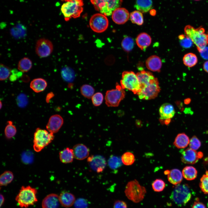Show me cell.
<instances>
[{
    "label": "cell",
    "mask_w": 208,
    "mask_h": 208,
    "mask_svg": "<svg viewBox=\"0 0 208 208\" xmlns=\"http://www.w3.org/2000/svg\"><path fill=\"white\" fill-rule=\"evenodd\" d=\"M89 25L91 29L94 32L101 33L107 29L109 25V21L105 15L101 13H96L91 17Z\"/></svg>",
    "instance_id": "8fae6325"
},
{
    "label": "cell",
    "mask_w": 208,
    "mask_h": 208,
    "mask_svg": "<svg viewBox=\"0 0 208 208\" xmlns=\"http://www.w3.org/2000/svg\"><path fill=\"white\" fill-rule=\"evenodd\" d=\"M129 17L132 23L141 25L144 23L142 12L138 10H135L131 12L130 14Z\"/></svg>",
    "instance_id": "1f68e13d"
},
{
    "label": "cell",
    "mask_w": 208,
    "mask_h": 208,
    "mask_svg": "<svg viewBox=\"0 0 208 208\" xmlns=\"http://www.w3.org/2000/svg\"><path fill=\"white\" fill-rule=\"evenodd\" d=\"M201 143L198 138L195 136H193L190 140L189 145L190 148L196 150L201 146Z\"/></svg>",
    "instance_id": "f6af8a7d"
},
{
    "label": "cell",
    "mask_w": 208,
    "mask_h": 208,
    "mask_svg": "<svg viewBox=\"0 0 208 208\" xmlns=\"http://www.w3.org/2000/svg\"><path fill=\"white\" fill-rule=\"evenodd\" d=\"M194 0L195 1H200V0Z\"/></svg>",
    "instance_id": "680465c9"
},
{
    "label": "cell",
    "mask_w": 208,
    "mask_h": 208,
    "mask_svg": "<svg viewBox=\"0 0 208 208\" xmlns=\"http://www.w3.org/2000/svg\"><path fill=\"white\" fill-rule=\"evenodd\" d=\"M116 88L107 90L105 96V103L109 107L118 106L125 98V92L118 84L116 83Z\"/></svg>",
    "instance_id": "9c48e42d"
},
{
    "label": "cell",
    "mask_w": 208,
    "mask_h": 208,
    "mask_svg": "<svg viewBox=\"0 0 208 208\" xmlns=\"http://www.w3.org/2000/svg\"><path fill=\"white\" fill-rule=\"evenodd\" d=\"M191 101V99L190 98H186L184 99V102L186 105H188L190 103Z\"/></svg>",
    "instance_id": "11a10c76"
},
{
    "label": "cell",
    "mask_w": 208,
    "mask_h": 208,
    "mask_svg": "<svg viewBox=\"0 0 208 208\" xmlns=\"http://www.w3.org/2000/svg\"><path fill=\"white\" fill-rule=\"evenodd\" d=\"M61 10L66 21L79 17L83 10V0H64Z\"/></svg>",
    "instance_id": "7a4b0ae2"
},
{
    "label": "cell",
    "mask_w": 208,
    "mask_h": 208,
    "mask_svg": "<svg viewBox=\"0 0 208 208\" xmlns=\"http://www.w3.org/2000/svg\"><path fill=\"white\" fill-rule=\"evenodd\" d=\"M203 68L204 70L208 73V60L205 61L204 63Z\"/></svg>",
    "instance_id": "f5cc1de1"
},
{
    "label": "cell",
    "mask_w": 208,
    "mask_h": 208,
    "mask_svg": "<svg viewBox=\"0 0 208 208\" xmlns=\"http://www.w3.org/2000/svg\"><path fill=\"white\" fill-rule=\"evenodd\" d=\"M61 75L64 80L68 82L73 81L75 77V73L73 70L68 67H65L62 69Z\"/></svg>",
    "instance_id": "8d00e7d4"
},
{
    "label": "cell",
    "mask_w": 208,
    "mask_h": 208,
    "mask_svg": "<svg viewBox=\"0 0 208 208\" xmlns=\"http://www.w3.org/2000/svg\"><path fill=\"white\" fill-rule=\"evenodd\" d=\"M183 64L188 67H192L197 63L198 58L196 54L192 53H189L184 55L183 57Z\"/></svg>",
    "instance_id": "f1b7e54d"
},
{
    "label": "cell",
    "mask_w": 208,
    "mask_h": 208,
    "mask_svg": "<svg viewBox=\"0 0 208 208\" xmlns=\"http://www.w3.org/2000/svg\"><path fill=\"white\" fill-rule=\"evenodd\" d=\"M199 186L203 193L208 194V171H207L206 174L201 177Z\"/></svg>",
    "instance_id": "60d3db41"
},
{
    "label": "cell",
    "mask_w": 208,
    "mask_h": 208,
    "mask_svg": "<svg viewBox=\"0 0 208 208\" xmlns=\"http://www.w3.org/2000/svg\"><path fill=\"white\" fill-rule=\"evenodd\" d=\"M160 119L164 121L170 120L174 116L175 111L173 106L171 104L166 103L162 104L159 110Z\"/></svg>",
    "instance_id": "e0dca14e"
},
{
    "label": "cell",
    "mask_w": 208,
    "mask_h": 208,
    "mask_svg": "<svg viewBox=\"0 0 208 208\" xmlns=\"http://www.w3.org/2000/svg\"><path fill=\"white\" fill-rule=\"evenodd\" d=\"M152 3V0H136L134 7L142 13H146L151 9Z\"/></svg>",
    "instance_id": "83f0119b"
},
{
    "label": "cell",
    "mask_w": 208,
    "mask_h": 208,
    "mask_svg": "<svg viewBox=\"0 0 208 208\" xmlns=\"http://www.w3.org/2000/svg\"><path fill=\"white\" fill-rule=\"evenodd\" d=\"M54 96V94L52 92H50L48 94L46 97V101L49 103L50 100Z\"/></svg>",
    "instance_id": "816d5d0a"
},
{
    "label": "cell",
    "mask_w": 208,
    "mask_h": 208,
    "mask_svg": "<svg viewBox=\"0 0 208 208\" xmlns=\"http://www.w3.org/2000/svg\"><path fill=\"white\" fill-rule=\"evenodd\" d=\"M190 140L188 137L184 133L178 134L176 136L173 144L178 148L186 147L189 144Z\"/></svg>",
    "instance_id": "484cf974"
},
{
    "label": "cell",
    "mask_w": 208,
    "mask_h": 208,
    "mask_svg": "<svg viewBox=\"0 0 208 208\" xmlns=\"http://www.w3.org/2000/svg\"><path fill=\"white\" fill-rule=\"evenodd\" d=\"M17 102L19 106L22 107H24L27 103V97L23 94L20 95L17 97Z\"/></svg>",
    "instance_id": "7dc6e473"
},
{
    "label": "cell",
    "mask_w": 208,
    "mask_h": 208,
    "mask_svg": "<svg viewBox=\"0 0 208 208\" xmlns=\"http://www.w3.org/2000/svg\"><path fill=\"white\" fill-rule=\"evenodd\" d=\"M184 31L185 35L196 45L198 52L208 45V32H206L202 26L195 28L187 25L185 27Z\"/></svg>",
    "instance_id": "6da1fadb"
},
{
    "label": "cell",
    "mask_w": 208,
    "mask_h": 208,
    "mask_svg": "<svg viewBox=\"0 0 208 208\" xmlns=\"http://www.w3.org/2000/svg\"><path fill=\"white\" fill-rule=\"evenodd\" d=\"M203 156L201 152H197L190 148L183 151L181 153V160L184 163L194 164L196 163Z\"/></svg>",
    "instance_id": "4fadbf2b"
},
{
    "label": "cell",
    "mask_w": 208,
    "mask_h": 208,
    "mask_svg": "<svg viewBox=\"0 0 208 208\" xmlns=\"http://www.w3.org/2000/svg\"><path fill=\"white\" fill-rule=\"evenodd\" d=\"M14 178L13 173L9 171L4 172L0 176V185L5 186L10 183Z\"/></svg>",
    "instance_id": "d6a6232c"
},
{
    "label": "cell",
    "mask_w": 208,
    "mask_h": 208,
    "mask_svg": "<svg viewBox=\"0 0 208 208\" xmlns=\"http://www.w3.org/2000/svg\"><path fill=\"white\" fill-rule=\"evenodd\" d=\"M170 170H167L164 171V174H168L169 173Z\"/></svg>",
    "instance_id": "9f6ffc18"
},
{
    "label": "cell",
    "mask_w": 208,
    "mask_h": 208,
    "mask_svg": "<svg viewBox=\"0 0 208 208\" xmlns=\"http://www.w3.org/2000/svg\"><path fill=\"white\" fill-rule=\"evenodd\" d=\"M0 79L4 80L7 79L9 77L11 71L10 68L3 64H0Z\"/></svg>",
    "instance_id": "7bdbcfd3"
},
{
    "label": "cell",
    "mask_w": 208,
    "mask_h": 208,
    "mask_svg": "<svg viewBox=\"0 0 208 208\" xmlns=\"http://www.w3.org/2000/svg\"><path fill=\"white\" fill-rule=\"evenodd\" d=\"M95 9L105 16H110L122 5V0H90Z\"/></svg>",
    "instance_id": "52a82bcc"
},
{
    "label": "cell",
    "mask_w": 208,
    "mask_h": 208,
    "mask_svg": "<svg viewBox=\"0 0 208 208\" xmlns=\"http://www.w3.org/2000/svg\"><path fill=\"white\" fill-rule=\"evenodd\" d=\"M60 204L63 207L68 208L72 206L75 201V196L70 193L64 191L62 192L59 196Z\"/></svg>",
    "instance_id": "7402d4cb"
},
{
    "label": "cell",
    "mask_w": 208,
    "mask_h": 208,
    "mask_svg": "<svg viewBox=\"0 0 208 208\" xmlns=\"http://www.w3.org/2000/svg\"><path fill=\"white\" fill-rule=\"evenodd\" d=\"M181 45L183 48L187 49L192 46L193 42L185 34H180L178 36Z\"/></svg>",
    "instance_id": "ab89813d"
},
{
    "label": "cell",
    "mask_w": 208,
    "mask_h": 208,
    "mask_svg": "<svg viewBox=\"0 0 208 208\" xmlns=\"http://www.w3.org/2000/svg\"><path fill=\"white\" fill-rule=\"evenodd\" d=\"M153 190L156 192L162 191L165 188L166 184L165 182L160 179H155L152 184Z\"/></svg>",
    "instance_id": "b9f144b4"
},
{
    "label": "cell",
    "mask_w": 208,
    "mask_h": 208,
    "mask_svg": "<svg viewBox=\"0 0 208 208\" xmlns=\"http://www.w3.org/2000/svg\"><path fill=\"white\" fill-rule=\"evenodd\" d=\"M121 46L125 51L129 52L132 50L134 47V41L131 38L128 36L126 37L122 40Z\"/></svg>",
    "instance_id": "74e56055"
},
{
    "label": "cell",
    "mask_w": 208,
    "mask_h": 208,
    "mask_svg": "<svg viewBox=\"0 0 208 208\" xmlns=\"http://www.w3.org/2000/svg\"><path fill=\"white\" fill-rule=\"evenodd\" d=\"M60 203L59 196L56 194H51L43 199L42 206V208H59Z\"/></svg>",
    "instance_id": "ac0fdd59"
},
{
    "label": "cell",
    "mask_w": 208,
    "mask_h": 208,
    "mask_svg": "<svg viewBox=\"0 0 208 208\" xmlns=\"http://www.w3.org/2000/svg\"><path fill=\"white\" fill-rule=\"evenodd\" d=\"M122 163L121 158L114 155L111 156L108 161L109 166L113 169L118 168L122 165Z\"/></svg>",
    "instance_id": "e575fe53"
},
{
    "label": "cell",
    "mask_w": 208,
    "mask_h": 208,
    "mask_svg": "<svg viewBox=\"0 0 208 208\" xmlns=\"http://www.w3.org/2000/svg\"><path fill=\"white\" fill-rule=\"evenodd\" d=\"M74 158L79 160H83L87 157L89 153L88 148L83 144L75 145L73 148Z\"/></svg>",
    "instance_id": "d6986e66"
},
{
    "label": "cell",
    "mask_w": 208,
    "mask_h": 208,
    "mask_svg": "<svg viewBox=\"0 0 208 208\" xmlns=\"http://www.w3.org/2000/svg\"><path fill=\"white\" fill-rule=\"evenodd\" d=\"M145 188L135 179L128 183L125 192L127 197L135 203H138L144 198L146 193Z\"/></svg>",
    "instance_id": "277c9868"
},
{
    "label": "cell",
    "mask_w": 208,
    "mask_h": 208,
    "mask_svg": "<svg viewBox=\"0 0 208 208\" xmlns=\"http://www.w3.org/2000/svg\"><path fill=\"white\" fill-rule=\"evenodd\" d=\"M120 83L123 89H128L135 94H137L140 90V84L136 74L133 71H124Z\"/></svg>",
    "instance_id": "ba28073f"
},
{
    "label": "cell",
    "mask_w": 208,
    "mask_h": 208,
    "mask_svg": "<svg viewBox=\"0 0 208 208\" xmlns=\"http://www.w3.org/2000/svg\"><path fill=\"white\" fill-rule=\"evenodd\" d=\"M136 75L140 84V88L150 83L156 78L151 72L144 70L137 73Z\"/></svg>",
    "instance_id": "ffe728a7"
},
{
    "label": "cell",
    "mask_w": 208,
    "mask_h": 208,
    "mask_svg": "<svg viewBox=\"0 0 208 208\" xmlns=\"http://www.w3.org/2000/svg\"><path fill=\"white\" fill-rule=\"evenodd\" d=\"M54 133L45 129L37 128L34 134L33 148L36 152L40 151L54 139Z\"/></svg>",
    "instance_id": "5b68a950"
},
{
    "label": "cell",
    "mask_w": 208,
    "mask_h": 208,
    "mask_svg": "<svg viewBox=\"0 0 208 208\" xmlns=\"http://www.w3.org/2000/svg\"><path fill=\"white\" fill-rule=\"evenodd\" d=\"M8 124L5 129V134L8 139H11L16 134V127L13 125L12 121H9L7 122Z\"/></svg>",
    "instance_id": "d590c367"
},
{
    "label": "cell",
    "mask_w": 208,
    "mask_h": 208,
    "mask_svg": "<svg viewBox=\"0 0 208 208\" xmlns=\"http://www.w3.org/2000/svg\"><path fill=\"white\" fill-rule=\"evenodd\" d=\"M63 123L64 120L61 116L58 114L53 115L49 118L46 128L49 132L55 133L59 131Z\"/></svg>",
    "instance_id": "2e32d148"
},
{
    "label": "cell",
    "mask_w": 208,
    "mask_h": 208,
    "mask_svg": "<svg viewBox=\"0 0 208 208\" xmlns=\"http://www.w3.org/2000/svg\"><path fill=\"white\" fill-rule=\"evenodd\" d=\"M95 90L91 86L88 84H84L80 88L81 95L84 97L90 99L91 98L94 94Z\"/></svg>",
    "instance_id": "836d02e7"
},
{
    "label": "cell",
    "mask_w": 208,
    "mask_h": 208,
    "mask_svg": "<svg viewBox=\"0 0 208 208\" xmlns=\"http://www.w3.org/2000/svg\"><path fill=\"white\" fill-rule=\"evenodd\" d=\"M91 99L93 104L95 106H98L102 103L103 96L101 93L98 92L94 94Z\"/></svg>",
    "instance_id": "ee69618b"
},
{
    "label": "cell",
    "mask_w": 208,
    "mask_h": 208,
    "mask_svg": "<svg viewBox=\"0 0 208 208\" xmlns=\"http://www.w3.org/2000/svg\"><path fill=\"white\" fill-rule=\"evenodd\" d=\"M182 174L184 177L188 180H192L196 177L197 172L196 169L192 166H187L182 170Z\"/></svg>",
    "instance_id": "f546056e"
},
{
    "label": "cell",
    "mask_w": 208,
    "mask_h": 208,
    "mask_svg": "<svg viewBox=\"0 0 208 208\" xmlns=\"http://www.w3.org/2000/svg\"><path fill=\"white\" fill-rule=\"evenodd\" d=\"M75 208H87L88 204L86 200L83 198H79L75 201L74 203Z\"/></svg>",
    "instance_id": "bcb514c9"
},
{
    "label": "cell",
    "mask_w": 208,
    "mask_h": 208,
    "mask_svg": "<svg viewBox=\"0 0 208 208\" xmlns=\"http://www.w3.org/2000/svg\"><path fill=\"white\" fill-rule=\"evenodd\" d=\"M31 61L29 58L25 57L20 60L18 65V69L21 72H27L31 68Z\"/></svg>",
    "instance_id": "4dcf8cb0"
},
{
    "label": "cell",
    "mask_w": 208,
    "mask_h": 208,
    "mask_svg": "<svg viewBox=\"0 0 208 208\" xmlns=\"http://www.w3.org/2000/svg\"><path fill=\"white\" fill-rule=\"evenodd\" d=\"M36 189L30 186H22L16 197L15 200L21 207L27 208L38 201Z\"/></svg>",
    "instance_id": "3957f363"
},
{
    "label": "cell",
    "mask_w": 208,
    "mask_h": 208,
    "mask_svg": "<svg viewBox=\"0 0 208 208\" xmlns=\"http://www.w3.org/2000/svg\"><path fill=\"white\" fill-rule=\"evenodd\" d=\"M122 163L126 166L132 164L134 162L135 157L132 153L127 152L124 153L121 157Z\"/></svg>",
    "instance_id": "f35d334b"
},
{
    "label": "cell",
    "mask_w": 208,
    "mask_h": 208,
    "mask_svg": "<svg viewBox=\"0 0 208 208\" xmlns=\"http://www.w3.org/2000/svg\"><path fill=\"white\" fill-rule=\"evenodd\" d=\"M112 16L113 21L117 24L120 25L125 23L128 21L130 14L126 8L119 7L113 12Z\"/></svg>",
    "instance_id": "9a60e30c"
},
{
    "label": "cell",
    "mask_w": 208,
    "mask_h": 208,
    "mask_svg": "<svg viewBox=\"0 0 208 208\" xmlns=\"http://www.w3.org/2000/svg\"><path fill=\"white\" fill-rule=\"evenodd\" d=\"M88 161L91 168L97 172L103 171L106 165L105 158L100 155L91 156L88 157Z\"/></svg>",
    "instance_id": "5bb4252c"
},
{
    "label": "cell",
    "mask_w": 208,
    "mask_h": 208,
    "mask_svg": "<svg viewBox=\"0 0 208 208\" xmlns=\"http://www.w3.org/2000/svg\"><path fill=\"white\" fill-rule=\"evenodd\" d=\"M146 66L150 70L154 72H159L162 63L160 58L155 55L149 57L146 61Z\"/></svg>",
    "instance_id": "44dd1931"
},
{
    "label": "cell",
    "mask_w": 208,
    "mask_h": 208,
    "mask_svg": "<svg viewBox=\"0 0 208 208\" xmlns=\"http://www.w3.org/2000/svg\"><path fill=\"white\" fill-rule=\"evenodd\" d=\"M199 52L203 59H208V47H206Z\"/></svg>",
    "instance_id": "681fc988"
},
{
    "label": "cell",
    "mask_w": 208,
    "mask_h": 208,
    "mask_svg": "<svg viewBox=\"0 0 208 208\" xmlns=\"http://www.w3.org/2000/svg\"><path fill=\"white\" fill-rule=\"evenodd\" d=\"M114 208H127L126 203L124 201L120 200L116 201L114 204Z\"/></svg>",
    "instance_id": "c3c4849f"
},
{
    "label": "cell",
    "mask_w": 208,
    "mask_h": 208,
    "mask_svg": "<svg viewBox=\"0 0 208 208\" xmlns=\"http://www.w3.org/2000/svg\"><path fill=\"white\" fill-rule=\"evenodd\" d=\"M0 105H1V107H0V108H1V104H0Z\"/></svg>",
    "instance_id": "6f0895ef"
},
{
    "label": "cell",
    "mask_w": 208,
    "mask_h": 208,
    "mask_svg": "<svg viewBox=\"0 0 208 208\" xmlns=\"http://www.w3.org/2000/svg\"><path fill=\"white\" fill-rule=\"evenodd\" d=\"M47 86L46 81L41 78L34 79L31 82V88L36 92H39L45 90Z\"/></svg>",
    "instance_id": "4316f807"
},
{
    "label": "cell",
    "mask_w": 208,
    "mask_h": 208,
    "mask_svg": "<svg viewBox=\"0 0 208 208\" xmlns=\"http://www.w3.org/2000/svg\"><path fill=\"white\" fill-rule=\"evenodd\" d=\"M59 155L60 161L64 164L72 162L74 158L73 149L68 147H67L61 151Z\"/></svg>",
    "instance_id": "d4e9b609"
},
{
    "label": "cell",
    "mask_w": 208,
    "mask_h": 208,
    "mask_svg": "<svg viewBox=\"0 0 208 208\" xmlns=\"http://www.w3.org/2000/svg\"><path fill=\"white\" fill-rule=\"evenodd\" d=\"M192 208H206V207L202 203L199 201H196L194 203Z\"/></svg>",
    "instance_id": "f907efd6"
},
{
    "label": "cell",
    "mask_w": 208,
    "mask_h": 208,
    "mask_svg": "<svg viewBox=\"0 0 208 208\" xmlns=\"http://www.w3.org/2000/svg\"><path fill=\"white\" fill-rule=\"evenodd\" d=\"M4 201V198L3 196L0 194V207H1L3 205Z\"/></svg>",
    "instance_id": "db71d44e"
},
{
    "label": "cell",
    "mask_w": 208,
    "mask_h": 208,
    "mask_svg": "<svg viewBox=\"0 0 208 208\" xmlns=\"http://www.w3.org/2000/svg\"><path fill=\"white\" fill-rule=\"evenodd\" d=\"M160 91L158 81L156 78L152 82L141 88L137 94L141 99L150 100L157 97Z\"/></svg>",
    "instance_id": "30bf717a"
},
{
    "label": "cell",
    "mask_w": 208,
    "mask_h": 208,
    "mask_svg": "<svg viewBox=\"0 0 208 208\" xmlns=\"http://www.w3.org/2000/svg\"><path fill=\"white\" fill-rule=\"evenodd\" d=\"M53 49V44L48 39L41 38L36 42V52L37 55L40 57H45L49 56L52 53Z\"/></svg>",
    "instance_id": "7c38bea8"
},
{
    "label": "cell",
    "mask_w": 208,
    "mask_h": 208,
    "mask_svg": "<svg viewBox=\"0 0 208 208\" xmlns=\"http://www.w3.org/2000/svg\"><path fill=\"white\" fill-rule=\"evenodd\" d=\"M136 42L138 47L141 50H143L151 44V39L147 34L142 32L136 38Z\"/></svg>",
    "instance_id": "603a6c76"
},
{
    "label": "cell",
    "mask_w": 208,
    "mask_h": 208,
    "mask_svg": "<svg viewBox=\"0 0 208 208\" xmlns=\"http://www.w3.org/2000/svg\"><path fill=\"white\" fill-rule=\"evenodd\" d=\"M168 181L173 185H177L182 181L183 174L181 171L177 169H173L170 170L168 174Z\"/></svg>",
    "instance_id": "cb8c5ba5"
},
{
    "label": "cell",
    "mask_w": 208,
    "mask_h": 208,
    "mask_svg": "<svg viewBox=\"0 0 208 208\" xmlns=\"http://www.w3.org/2000/svg\"><path fill=\"white\" fill-rule=\"evenodd\" d=\"M192 194L189 186L186 184L176 185L171 193V199L178 206L186 204L190 200Z\"/></svg>",
    "instance_id": "8992f818"
}]
</instances>
